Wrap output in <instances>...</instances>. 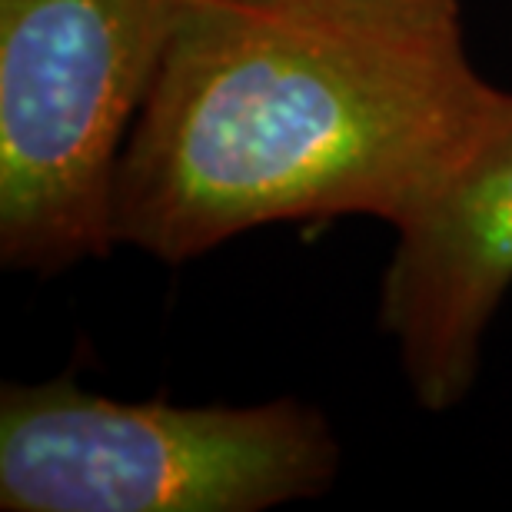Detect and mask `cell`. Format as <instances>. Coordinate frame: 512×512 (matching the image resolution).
Segmentation results:
<instances>
[{
	"mask_svg": "<svg viewBox=\"0 0 512 512\" xmlns=\"http://www.w3.org/2000/svg\"><path fill=\"white\" fill-rule=\"evenodd\" d=\"M396 233L380 323L413 399L443 413L473 393L512 286V107Z\"/></svg>",
	"mask_w": 512,
	"mask_h": 512,
	"instance_id": "cell-4",
	"label": "cell"
},
{
	"mask_svg": "<svg viewBox=\"0 0 512 512\" xmlns=\"http://www.w3.org/2000/svg\"><path fill=\"white\" fill-rule=\"evenodd\" d=\"M340 476L333 423L303 399L127 403L70 376L0 396L4 512H263Z\"/></svg>",
	"mask_w": 512,
	"mask_h": 512,
	"instance_id": "cell-2",
	"label": "cell"
},
{
	"mask_svg": "<svg viewBox=\"0 0 512 512\" xmlns=\"http://www.w3.org/2000/svg\"><path fill=\"white\" fill-rule=\"evenodd\" d=\"M187 0H0V260L60 273L114 240V193Z\"/></svg>",
	"mask_w": 512,
	"mask_h": 512,
	"instance_id": "cell-3",
	"label": "cell"
},
{
	"mask_svg": "<svg viewBox=\"0 0 512 512\" xmlns=\"http://www.w3.org/2000/svg\"><path fill=\"white\" fill-rule=\"evenodd\" d=\"M456 0H187L114 193V240L187 263L286 220L399 227L509 114Z\"/></svg>",
	"mask_w": 512,
	"mask_h": 512,
	"instance_id": "cell-1",
	"label": "cell"
}]
</instances>
